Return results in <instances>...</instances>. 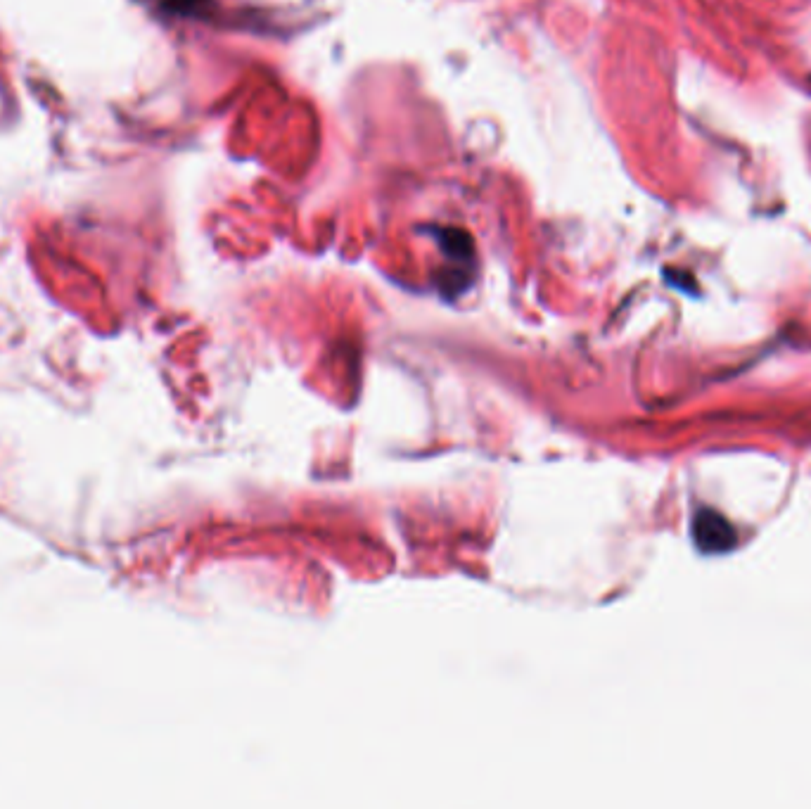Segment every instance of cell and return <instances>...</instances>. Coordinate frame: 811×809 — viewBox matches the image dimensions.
<instances>
[{
  "label": "cell",
  "instance_id": "cell-1",
  "mask_svg": "<svg viewBox=\"0 0 811 809\" xmlns=\"http://www.w3.org/2000/svg\"><path fill=\"white\" fill-rule=\"evenodd\" d=\"M695 534H698V541L702 549H724L726 544H731L733 534L729 527H726V522H721L717 515L712 513H702L698 515V520H695Z\"/></svg>",
  "mask_w": 811,
  "mask_h": 809
},
{
  "label": "cell",
  "instance_id": "cell-2",
  "mask_svg": "<svg viewBox=\"0 0 811 809\" xmlns=\"http://www.w3.org/2000/svg\"><path fill=\"white\" fill-rule=\"evenodd\" d=\"M437 238L449 257L458 261L472 259V238L461 228H439Z\"/></svg>",
  "mask_w": 811,
  "mask_h": 809
}]
</instances>
